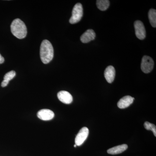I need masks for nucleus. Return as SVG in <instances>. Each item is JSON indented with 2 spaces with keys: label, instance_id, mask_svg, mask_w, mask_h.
Here are the masks:
<instances>
[{
  "label": "nucleus",
  "instance_id": "obj_1",
  "mask_svg": "<svg viewBox=\"0 0 156 156\" xmlns=\"http://www.w3.org/2000/svg\"><path fill=\"white\" fill-rule=\"evenodd\" d=\"M53 56L54 50L52 44L48 40H44L40 48V56L42 62L48 64L53 59Z\"/></svg>",
  "mask_w": 156,
  "mask_h": 156
},
{
  "label": "nucleus",
  "instance_id": "obj_2",
  "mask_svg": "<svg viewBox=\"0 0 156 156\" xmlns=\"http://www.w3.org/2000/svg\"><path fill=\"white\" fill-rule=\"evenodd\" d=\"M11 32L17 38H25L27 34V28L24 23L19 18L14 19L11 25Z\"/></svg>",
  "mask_w": 156,
  "mask_h": 156
},
{
  "label": "nucleus",
  "instance_id": "obj_3",
  "mask_svg": "<svg viewBox=\"0 0 156 156\" xmlns=\"http://www.w3.org/2000/svg\"><path fill=\"white\" fill-rule=\"evenodd\" d=\"M83 16V6L80 3H77L73 9L72 15L69 19L70 23L71 24H75L79 22L81 20Z\"/></svg>",
  "mask_w": 156,
  "mask_h": 156
},
{
  "label": "nucleus",
  "instance_id": "obj_4",
  "mask_svg": "<svg viewBox=\"0 0 156 156\" xmlns=\"http://www.w3.org/2000/svg\"><path fill=\"white\" fill-rule=\"evenodd\" d=\"M154 62L150 56H144L143 57L141 63V69L145 73L151 72L153 69Z\"/></svg>",
  "mask_w": 156,
  "mask_h": 156
},
{
  "label": "nucleus",
  "instance_id": "obj_5",
  "mask_svg": "<svg viewBox=\"0 0 156 156\" xmlns=\"http://www.w3.org/2000/svg\"><path fill=\"white\" fill-rule=\"evenodd\" d=\"M89 134V130L87 127H84L81 128L76 136L75 144L78 146L83 144L88 137Z\"/></svg>",
  "mask_w": 156,
  "mask_h": 156
},
{
  "label": "nucleus",
  "instance_id": "obj_6",
  "mask_svg": "<svg viewBox=\"0 0 156 156\" xmlns=\"http://www.w3.org/2000/svg\"><path fill=\"white\" fill-rule=\"evenodd\" d=\"M135 34L136 37L142 40L146 37V30L143 23L140 20H136L134 23Z\"/></svg>",
  "mask_w": 156,
  "mask_h": 156
},
{
  "label": "nucleus",
  "instance_id": "obj_7",
  "mask_svg": "<svg viewBox=\"0 0 156 156\" xmlns=\"http://www.w3.org/2000/svg\"><path fill=\"white\" fill-rule=\"evenodd\" d=\"M38 118L43 121L52 120L54 117V112L48 109H44L39 111L37 114Z\"/></svg>",
  "mask_w": 156,
  "mask_h": 156
},
{
  "label": "nucleus",
  "instance_id": "obj_8",
  "mask_svg": "<svg viewBox=\"0 0 156 156\" xmlns=\"http://www.w3.org/2000/svg\"><path fill=\"white\" fill-rule=\"evenodd\" d=\"M58 99L62 103L69 104L72 102L73 98L72 96L69 92L65 91H61L57 94Z\"/></svg>",
  "mask_w": 156,
  "mask_h": 156
},
{
  "label": "nucleus",
  "instance_id": "obj_9",
  "mask_svg": "<svg viewBox=\"0 0 156 156\" xmlns=\"http://www.w3.org/2000/svg\"><path fill=\"white\" fill-rule=\"evenodd\" d=\"M134 99V98L131 97L129 95H126L120 99L117 105L119 108H126L133 103Z\"/></svg>",
  "mask_w": 156,
  "mask_h": 156
},
{
  "label": "nucleus",
  "instance_id": "obj_10",
  "mask_svg": "<svg viewBox=\"0 0 156 156\" xmlns=\"http://www.w3.org/2000/svg\"><path fill=\"white\" fill-rule=\"evenodd\" d=\"M96 34L93 30H87L81 36L80 40L83 43H88L95 39Z\"/></svg>",
  "mask_w": 156,
  "mask_h": 156
},
{
  "label": "nucleus",
  "instance_id": "obj_11",
  "mask_svg": "<svg viewBox=\"0 0 156 156\" xmlns=\"http://www.w3.org/2000/svg\"><path fill=\"white\" fill-rule=\"evenodd\" d=\"M105 77L107 81L109 83H111L114 80L115 76V70L112 66H109L106 68L104 73Z\"/></svg>",
  "mask_w": 156,
  "mask_h": 156
},
{
  "label": "nucleus",
  "instance_id": "obj_12",
  "mask_svg": "<svg viewBox=\"0 0 156 156\" xmlns=\"http://www.w3.org/2000/svg\"><path fill=\"white\" fill-rule=\"evenodd\" d=\"M128 146L127 144H123L117 146L109 149L107 151L108 153L110 154L115 155L122 153L128 149Z\"/></svg>",
  "mask_w": 156,
  "mask_h": 156
},
{
  "label": "nucleus",
  "instance_id": "obj_13",
  "mask_svg": "<svg viewBox=\"0 0 156 156\" xmlns=\"http://www.w3.org/2000/svg\"><path fill=\"white\" fill-rule=\"evenodd\" d=\"M96 5L98 8L101 11H105L109 6V1L108 0H98L96 1Z\"/></svg>",
  "mask_w": 156,
  "mask_h": 156
},
{
  "label": "nucleus",
  "instance_id": "obj_14",
  "mask_svg": "<svg viewBox=\"0 0 156 156\" xmlns=\"http://www.w3.org/2000/svg\"><path fill=\"white\" fill-rule=\"evenodd\" d=\"M148 18L151 25L153 27H156V11L151 9L148 12Z\"/></svg>",
  "mask_w": 156,
  "mask_h": 156
},
{
  "label": "nucleus",
  "instance_id": "obj_15",
  "mask_svg": "<svg viewBox=\"0 0 156 156\" xmlns=\"http://www.w3.org/2000/svg\"><path fill=\"white\" fill-rule=\"evenodd\" d=\"M144 127L146 130L152 131L154 135L156 136V126L155 125L149 122H146L144 124Z\"/></svg>",
  "mask_w": 156,
  "mask_h": 156
},
{
  "label": "nucleus",
  "instance_id": "obj_16",
  "mask_svg": "<svg viewBox=\"0 0 156 156\" xmlns=\"http://www.w3.org/2000/svg\"><path fill=\"white\" fill-rule=\"evenodd\" d=\"M15 76H16V72L14 71H11L5 75L4 77V80L9 82L12 80Z\"/></svg>",
  "mask_w": 156,
  "mask_h": 156
},
{
  "label": "nucleus",
  "instance_id": "obj_17",
  "mask_svg": "<svg viewBox=\"0 0 156 156\" xmlns=\"http://www.w3.org/2000/svg\"><path fill=\"white\" fill-rule=\"evenodd\" d=\"M9 81L6 80H4L2 82V84H1V86L2 87H6L7 86V85L9 84Z\"/></svg>",
  "mask_w": 156,
  "mask_h": 156
},
{
  "label": "nucleus",
  "instance_id": "obj_18",
  "mask_svg": "<svg viewBox=\"0 0 156 156\" xmlns=\"http://www.w3.org/2000/svg\"><path fill=\"white\" fill-rule=\"evenodd\" d=\"M5 62V58L0 54V64H2Z\"/></svg>",
  "mask_w": 156,
  "mask_h": 156
},
{
  "label": "nucleus",
  "instance_id": "obj_19",
  "mask_svg": "<svg viewBox=\"0 0 156 156\" xmlns=\"http://www.w3.org/2000/svg\"><path fill=\"white\" fill-rule=\"evenodd\" d=\"M76 146H76V144H75V145H74V147H76Z\"/></svg>",
  "mask_w": 156,
  "mask_h": 156
}]
</instances>
